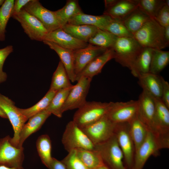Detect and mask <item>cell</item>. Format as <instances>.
I'll use <instances>...</instances> for the list:
<instances>
[{
	"instance_id": "cell-18",
	"label": "cell",
	"mask_w": 169,
	"mask_h": 169,
	"mask_svg": "<svg viewBox=\"0 0 169 169\" xmlns=\"http://www.w3.org/2000/svg\"><path fill=\"white\" fill-rule=\"evenodd\" d=\"M115 57V52L113 48L107 49L104 53L99 55L90 62L76 77L77 81L81 77L92 79L100 73L105 65Z\"/></svg>"
},
{
	"instance_id": "cell-40",
	"label": "cell",
	"mask_w": 169,
	"mask_h": 169,
	"mask_svg": "<svg viewBox=\"0 0 169 169\" xmlns=\"http://www.w3.org/2000/svg\"><path fill=\"white\" fill-rule=\"evenodd\" d=\"M13 50L12 45H8L0 49V84L7 79V75L3 71V67L6 58L13 52Z\"/></svg>"
},
{
	"instance_id": "cell-26",
	"label": "cell",
	"mask_w": 169,
	"mask_h": 169,
	"mask_svg": "<svg viewBox=\"0 0 169 169\" xmlns=\"http://www.w3.org/2000/svg\"><path fill=\"white\" fill-rule=\"evenodd\" d=\"M129 124L130 132L134 143L136 151L145 141L149 131L138 116Z\"/></svg>"
},
{
	"instance_id": "cell-50",
	"label": "cell",
	"mask_w": 169,
	"mask_h": 169,
	"mask_svg": "<svg viewBox=\"0 0 169 169\" xmlns=\"http://www.w3.org/2000/svg\"><path fill=\"white\" fill-rule=\"evenodd\" d=\"M4 1V0H0V7L2 5V4L3 3Z\"/></svg>"
},
{
	"instance_id": "cell-20",
	"label": "cell",
	"mask_w": 169,
	"mask_h": 169,
	"mask_svg": "<svg viewBox=\"0 0 169 169\" xmlns=\"http://www.w3.org/2000/svg\"><path fill=\"white\" fill-rule=\"evenodd\" d=\"M113 19L110 17L105 14L95 16L85 14L83 12L72 17L67 23L91 25L105 31L107 27Z\"/></svg>"
},
{
	"instance_id": "cell-36",
	"label": "cell",
	"mask_w": 169,
	"mask_h": 169,
	"mask_svg": "<svg viewBox=\"0 0 169 169\" xmlns=\"http://www.w3.org/2000/svg\"><path fill=\"white\" fill-rule=\"evenodd\" d=\"M153 49L143 48L137 60L136 65V77L140 74L149 72Z\"/></svg>"
},
{
	"instance_id": "cell-25",
	"label": "cell",
	"mask_w": 169,
	"mask_h": 169,
	"mask_svg": "<svg viewBox=\"0 0 169 169\" xmlns=\"http://www.w3.org/2000/svg\"><path fill=\"white\" fill-rule=\"evenodd\" d=\"M150 18L138 7L122 21L133 35Z\"/></svg>"
},
{
	"instance_id": "cell-32",
	"label": "cell",
	"mask_w": 169,
	"mask_h": 169,
	"mask_svg": "<svg viewBox=\"0 0 169 169\" xmlns=\"http://www.w3.org/2000/svg\"><path fill=\"white\" fill-rule=\"evenodd\" d=\"M75 150L78 157L89 169H94L104 165L99 154L95 150L82 148Z\"/></svg>"
},
{
	"instance_id": "cell-21",
	"label": "cell",
	"mask_w": 169,
	"mask_h": 169,
	"mask_svg": "<svg viewBox=\"0 0 169 169\" xmlns=\"http://www.w3.org/2000/svg\"><path fill=\"white\" fill-rule=\"evenodd\" d=\"M138 84L143 90L155 98L161 99L162 83L161 76L150 72L140 74Z\"/></svg>"
},
{
	"instance_id": "cell-15",
	"label": "cell",
	"mask_w": 169,
	"mask_h": 169,
	"mask_svg": "<svg viewBox=\"0 0 169 169\" xmlns=\"http://www.w3.org/2000/svg\"><path fill=\"white\" fill-rule=\"evenodd\" d=\"M138 101V117L145 124L148 131L154 134L155 131L154 98L149 93L143 90Z\"/></svg>"
},
{
	"instance_id": "cell-17",
	"label": "cell",
	"mask_w": 169,
	"mask_h": 169,
	"mask_svg": "<svg viewBox=\"0 0 169 169\" xmlns=\"http://www.w3.org/2000/svg\"><path fill=\"white\" fill-rule=\"evenodd\" d=\"M107 49L88 44L85 48L74 50V66L76 77L90 62Z\"/></svg>"
},
{
	"instance_id": "cell-41",
	"label": "cell",
	"mask_w": 169,
	"mask_h": 169,
	"mask_svg": "<svg viewBox=\"0 0 169 169\" xmlns=\"http://www.w3.org/2000/svg\"><path fill=\"white\" fill-rule=\"evenodd\" d=\"M155 19L163 27L169 26V7L165 3L159 10Z\"/></svg>"
},
{
	"instance_id": "cell-4",
	"label": "cell",
	"mask_w": 169,
	"mask_h": 169,
	"mask_svg": "<svg viewBox=\"0 0 169 169\" xmlns=\"http://www.w3.org/2000/svg\"><path fill=\"white\" fill-rule=\"evenodd\" d=\"M95 146L104 165L109 169H128L125 165L123 154L115 135Z\"/></svg>"
},
{
	"instance_id": "cell-24",
	"label": "cell",
	"mask_w": 169,
	"mask_h": 169,
	"mask_svg": "<svg viewBox=\"0 0 169 169\" xmlns=\"http://www.w3.org/2000/svg\"><path fill=\"white\" fill-rule=\"evenodd\" d=\"M61 28L74 38L88 43L89 39L94 35L99 29L91 25L69 23L65 24Z\"/></svg>"
},
{
	"instance_id": "cell-29",
	"label": "cell",
	"mask_w": 169,
	"mask_h": 169,
	"mask_svg": "<svg viewBox=\"0 0 169 169\" xmlns=\"http://www.w3.org/2000/svg\"><path fill=\"white\" fill-rule=\"evenodd\" d=\"M65 69L60 60L54 72L49 90L57 91L72 86Z\"/></svg>"
},
{
	"instance_id": "cell-30",
	"label": "cell",
	"mask_w": 169,
	"mask_h": 169,
	"mask_svg": "<svg viewBox=\"0 0 169 169\" xmlns=\"http://www.w3.org/2000/svg\"><path fill=\"white\" fill-rule=\"evenodd\" d=\"M169 63V51L153 49L149 72L159 75Z\"/></svg>"
},
{
	"instance_id": "cell-9",
	"label": "cell",
	"mask_w": 169,
	"mask_h": 169,
	"mask_svg": "<svg viewBox=\"0 0 169 169\" xmlns=\"http://www.w3.org/2000/svg\"><path fill=\"white\" fill-rule=\"evenodd\" d=\"M138 100L112 102L106 115L113 123L129 122L138 116Z\"/></svg>"
},
{
	"instance_id": "cell-34",
	"label": "cell",
	"mask_w": 169,
	"mask_h": 169,
	"mask_svg": "<svg viewBox=\"0 0 169 169\" xmlns=\"http://www.w3.org/2000/svg\"><path fill=\"white\" fill-rule=\"evenodd\" d=\"M117 37L110 33L98 29L88 43L106 49L113 48Z\"/></svg>"
},
{
	"instance_id": "cell-44",
	"label": "cell",
	"mask_w": 169,
	"mask_h": 169,
	"mask_svg": "<svg viewBox=\"0 0 169 169\" xmlns=\"http://www.w3.org/2000/svg\"><path fill=\"white\" fill-rule=\"evenodd\" d=\"M49 169H67L64 164L57 159L53 157Z\"/></svg>"
},
{
	"instance_id": "cell-48",
	"label": "cell",
	"mask_w": 169,
	"mask_h": 169,
	"mask_svg": "<svg viewBox=\"0 0 169 169\" xmlns=\"http://www.w3.org/2000/svg\"><path fill=\"white\" fill-rule=\"evenodd\" d=\"M0 116L4 118H8L7 116L3 110L0 108Z\"/></svg>"
},
{
	"instance_id": "cell-39",
	"label": "cell",
	"mask_w": 169,
	"mask_h": 169,
	"mask_svg": "<svg viewBox=\"0 0 169 169\" xmlns=\"http://www.w3.org/2000/svg\"><path fill=\"white\" fill-rule=\"evenodd\" d=\"M61 161L67 169H89L78 157L75 149L68 152V155Z\"/></svg>"
},
{
	"instance_id": "cell-38",
	"label": "cell",
	"mask_w": 169,
	"mask_h": 169,
	"mask_svg": "<svg viewBox=\"0 0 169 169\" xmlns=\"http://www.w3.org/2000/svg\"><path fill=\"white\" fill-rule=\"evenodd\" d=\"M105 31L112 33L118 38H133L122 22L113 19L107 27Z\"/></svg>"
},
{
	"instance_id": "cell-33",
	"label": "cell",
	"mask_w": 169,
	"mask_h": 169,
	"mask_svg": "<svg viewBox=\"0 0 169 169\" xmlns=\"http://www.w3.org/2000/svg\"><path fill=\"white\" fill-rule=\"evenodd\" d=\"M57 91L49 90L44 96L34 105L27 109L18 108L21 113L28 119L46 110Z\"/></svg>"
},
{
	"instance_id": "cell-2",
	"label": "cell",
	"mask_w": 169,
	"mask_h": 169,
	"mask_svg": "<svg viewBox=\"0 0 169 169\" xmlns=\"http://www.w3.org/2000/svg\"><path fill=\"white\" fill-rule=\"evenodd\" d=\"M164 31V27L151 18L133 34V38L143 48L161 50L169 45L165 38Z\"/></svg>"
},
{
	"instance_id": "cell-7",
	"label": "cell",
	"mask_w": 169,
	"mask_h": 169,
	"mask_svg": "<svg viewBox=\"0 0 169 169\" xmlns=\"http://www.w3.org/2000/svg\"><path fill=\"white\" fill-rule=\"evenodd\" d=\"M115 125L105 115L94 123L81 129L96 145L107 141L114 135Z\"/></svg>"
},
{
	"instance_id": "cell-47",
	"label": "cell",
	"mask_w": 169,
	"mask_h": 169,
	"mask_svg": "<svg viewBox=\"0 0 169 169\" xmlns=\"http://www.w3.org/2000/svg\"><path fill=\"white\" fill-rule=\"evenodd\" d=\"M0 169H24L23 166L18 167H10L0 165Z\"/></svg>"
},
{
	"instance_id": "cell-37",
	"label": "cell",
	"mask_w": 169,
	"mask_h": 169,
	"mask_svg": "<svg viewBox=\"0 0 169 169\" xmlns=\"http://www.w3.org/2000/svg\"><path fill=\"white\" fill-rule=\"evenodd\" d=\"M138 8L151 18L155 19L165 4L164 0H134Z\"/></svg>"
},
{
	"instance_id": "cell-12",
	"label": "cell",
	"mask_w": 169,
	"mask_h": 169,
	"mask_svg": "<svg viewBox=\"0 0 169 169\" xmlns=\"http://www.w3.org/2000/svg\"><path fill=\"white\" fill-rule=\"evenodd\" d=\"M8 136L0 140V165L10 167L22 166L24 160V148L16 147Z\"/></svg>"
},
{
	"instance_id": "cell-8",
	"label": "cell",
	"mask_w": 169,
	"mask_h": 169,
	"mask_svg": "<svg viewBox=\"0 0 169 169\" xmlns=\"http://www.w3.org/2000/svg\"><path fill=\"white\" fill-rule=\"evenodd\" d=\"M114 135L123 154L125 165L132 169L135 153V146L130 133L128 122L116 124Z\"/></svg>"
},
{
	"instance_id": "cell-43",
	"label": "cell",
	"mask_w": 169,
	"mask_h": 169,
	"mask_svg": "<svg viewBox=\"0 0 169 169\" xmlns=\"http://www.w3.org/2000/svg\"><path fill=\"white\" fill-rule=\"evenodd\" d=\"M31 1V0H16L14 1L12 16L20 12L22 9Z\"/></svg>"
},
{
	"instance_id": "cell-1",
	"label": "cell",
	"mask_w": 169,
	"mask_h": 169,
	"mask_svg": "<svg viewBox=\"0 0 169 169\" xmlns=\"http://www.w3.org/2000/svg\"><path fill=\"white\" fill-rule=\"evenodd\" d=\"M113 48L115 61L128 68L135 77L136 62L143 47L134 38L117 37Z\"/></svg>"
},
{
	"instance_id": "cell-45",
	"label": "cell",
	"mask_w": 169,
	"mask_h": 169,
	"mask_svg": "<svg viewBox=\"0 0 169 169\" xmlns=\"http://www.w3.org/2000/svg\"><path fill=\"white\" fill-rule=\"evenodd\" d=\"M118 0H105L104 1L105 9L114 4Z\"/></svg>"
},
{
	"instance_id": "cell-42",
	"label": "cell",
	"mask_w": 169,
	"mask_h": 169,
	"mask_svg": "<svg viewBox=\"0 0 169 169\" xmlns=\"http://www.w3.org/2000/svg\"><path fill=\"white\" fill-rule=\"evenodd\" d=\"M162 83L161 100L164 104L169 109V84L161 76Z\"/></svg>"
},
{
	"instance_id": "cell-49",
	"label": "cell",
	"mask_w": 169,
	"mask_h": 169,
	"mask_svg": "<svg viewBox=\"0 0 169 169\" xmlns=\"http://www.w3.org/2000/svg\"><path fill=\"white\" fill-rule=\"evenodd\" d=\"M94 169H109L104 165L99 166Z\"/></svg>"
},
{
	"instance_id": "cell-27",
	"label": "cell",
	"mask_w": 169,
	"mask_h": 169,
	"mask_svg": "<svg viewBox=\"0 0 169 169\" xmlns=\"http://www.w3.org/2000/svg\"><path fill=\"white\" fill-rule=\"evenodd\" d=\"M54 12L61 28L67 24L72 17L83 13L78 1L75 0L67 1L63 8Z\"/></svg>"
},
{
	"instance_id": "cell-22",
	"label": "cell",
	"mask_w": 169,
	"mask_h": 169,
	"mask_svg": "<svg viewBox=\"0 0 169 169\" xmlns=\"http://www.w3.org/2000/svg\"><path fill=\"white\" fill-rule=\"evenodd\" d=\"M43 42L57 54L64 65L70 81L73 83L75 82L76 75L74 71V50L62 48L49 41L44 40Z\"/></svg>"
},
{
	"instance_id": "cell-5",
	"label": "cell",
	"mask_w": 169,
	"mask_h": 169,
	"mask_svg": "<svg viewBox=\"0 0 169 169\" xmlns=\"http://www.w3.org/2000/svg\"><path fill=\"white\" fill-rule=\"evenodd\" d=\"M61 141L64 148L68 152L79 148L95 150V145L73 120L67 124Z\"/></svg>"
},
{
	"instance_id": "cell-46",
	"label": "cell",
	"mask_w": 169,
	"mask_h": 169,
	"mask_svg": "<svg viewBox=\"0 0 169 169\" xmlns=\"http://www.w3.org/2000/svg\"><path fill=\"white\" fill-rule=\"evenodd\" d=\"M164 28V35L167 42L169 44V26Z\"/></svg>"
},
{
	"instance_id": "cell-16",
	"label": "cell",
	"mask_w": 169,
	"mask_h": 169,
	"mask_svg": "<svg viewBox=\"0 0 169 169\" xmlns=\"http://www.w3.org/2000/svg\"><path fill=\"white\" fill-rule=\"evenodd\" d=\"M44 40L52 42L66 49L75 50L86 47L88 43L77 39L59 28L48 33Z\"/></svg>"
},
{
	"instance_id": "cell-28",
	"label": "cell",
	"mask_w": 169,
	"mask_h": 169,
	"mask_svg": "<svg viewBox=\"0 0 169 169\" xmlns=\"http://www.w3.org/2000/svg\"><path fill=\"white\" fill-rule=\"evenodd\" d=\"M36 146L42 163L49 169L52 160L51 156L52 144L49 135H40L36 141Z\"/></svg>"
},
{
	"instance_id": "cell-3",
	"label": "cell",
	"mask_w": 169,
	"mask_h": 169,
	"mask_svg": "<svg viewBox=\"0 0 169 169\" xmlns=\"http://www.w3.org/2000/svg\"><path fill=\"white\" fill-rule=\"evenodd\" d=\"M112 103L86 101L75 112L73 121L81 129L88 126L106 115Z\"/></svg>"
},
{
	"instance_id": "cell-13",
	"label": "cell",
	"mask_w": 169,
	"mask_h": 169,
	"mask_svg": "<svg viewBox=\"0 0 169 169\" xmlns=\"http://www.w3.org/2000/svg\"><path fill=\"white\" fill-rule=\"evenodd\" d=\"M163 149L156 137L149 131L143 143L135 151L132 169H143L148 159L151 156H158L159 151Z\"/></svg>"
},
{
	"instance_id": "cell-19",
	"label": "cell",
	"mask_w": 169,
	"mask_h": 169,
	"mask_svg": "<svg viewBox=\"0 0 169 169\" xmlns=\"http://www.w3.org/2000/svg\"><path fill=\"white\" fill-rule=\"evenodd\" d=\"M51 114L44 110L31 117L22 127L19 135L18 147H23L25 140L41 127Z\"/></svg>"
},
{
	"instance_id": "cell-11",
	"label": "cell",
	"mask_w": 169,
	"mask_h": 169,
	"mask_svg": "<svg viewBox=\"0 0 169 169\" xmlns=\"http://www.w3.org/2000/svg\"><path fill=\"white\" fill-rule=\"evenodd\" d=\"M92 79L81 77L70 90L63 108V112L79 108L87 101L86 98Z\"/></svg>"
},
{
	"instance_id": "cell-14",
	"label": "cell",
	"mask_w": 169,
	"mask_h": 169,
	"mask_svg": "<svg viewBox=\"0 0 169 169\" xmlns=\"http://www.w3.org/2000/svg\"><path fill=\"white\" fill-rule=\"evenodd\" d=\"M23 8L36 18L48 33L61 28L54 12L44 7L38 0H31Z\"/></svg>"
},
{
	"instance_id": "cell-23",
	"label": "cell",
	"mask_w": 169,
	"mask_h": 169,
	"mask_svg": "<svg viewBox=\"0 0 169 169\" xmlns=\"http://www.w3.org/2000/svg\"><path fill=\"white\" fill-rule=\"evenodd\" d=\"M138 7L134 0H118L113 5L105 9L103 14L122 21Z\"/></svg>"
},
{
	"instance_id": "cell-31",
	"label": "cell",
	"mask_w": 169,
	"mask_h": 169,
	"mask_svg": "<svg viewBox=\"0 0 169 169\" xmlns=\"http://www.w3.org/2000/svg\"><path fill=\"white\" fill-rule=\"evenodd\" d=\"M73 85L70 87L57 91L46 110L58 117H61L63 113L62 110L64 104Z\"/></svg>"
},
{
	"instance_id": "cell-35",
	"label": "cell",
	"mask_w": 169,
	"mask_h": 169,
	"mask_svg": "<svg viewBox=\"0 0 169 169\" xmlns=\"http://www.w3.org/2000/svg\"><path fill=\"white\" fill-rule=\"evenodd\" d=\"M14 0H5L0 7V42L5 39L6 28L12 17Z\"/></svg>"
},
{
	"instance_id": "cell-10",
	"label": "cell",
	"mask_w": 169,
	"mask_h": 169,
	"mask_svg": "<svg viewBox=\"0 0 169 169\" xmlns=\"http://www.w3.org/2000/svg\"><path fill=\"white\" fill-rule=\"evenodd\" d=\"M12 17L20 23L24 32L31 40L43 42L48 33L43 24L23 8Z\"/></svg>"
},
{
	"instance_id": "cell-6",
	"label": "cell",
	"mask_w": 169,
	"mask_h": 169,
	"mask_svg": "<svg viewBox=\"0 0 169 169\" xmlns=\"http://www.w3.org/2000/svg\"><path fill=\"white\" fill-rule=\"evenodd\" d=\"M0 108L7 115L13 127L14 134L11 138V143L14 146L18 147L20 132L28 119L21 113L12 100L0 93Z\"/></svg>"
}]
</instances>
